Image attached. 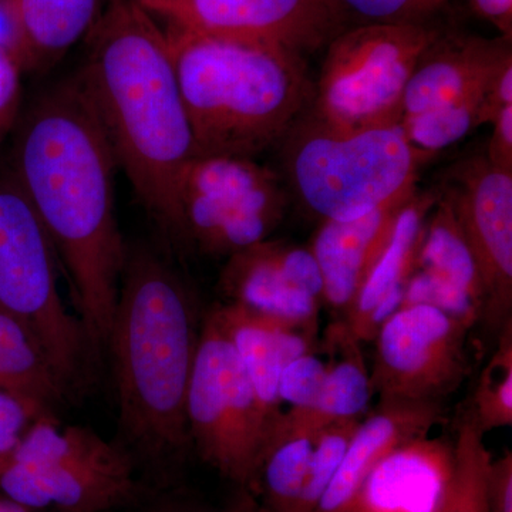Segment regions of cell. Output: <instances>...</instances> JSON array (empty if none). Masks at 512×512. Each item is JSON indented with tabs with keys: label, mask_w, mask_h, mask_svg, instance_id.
Instances as JSON below:
<instances>
[{
	"label": "cell",
	"mask_w": 512,
	"mask_h": 512,
	"mask_svg": "<svg viewBox=\"0 0 512 512\" xmlns=\"http://www.w3.org/2000/svg\"><path fill=\"white\" fill-rule=\"evenodd\" d=\"M116 167L77 79L39 97L20 124L12 175L62 262L97 355L107 349L127 254L114 205Z\"/></svg>",
	"instance_id": "6da1fadb"
},
{
	"label": "cell",
	"mask_w": 512,
	"mask_h": 512,
	"mask_svg": "<svg viewBox=\"0 0 512 512\" xmlns=\"http://www.w3.org/2000/svg\"><path fill=\"white\" fill-rule=\"evenodd\" d=\"M77 77L148 215L184 244L178 188L194 157L165 30L138 0H106Z\"/></svg>",
	"instance_id": "7a4b0ae2"
},
{
	"label": "cell",
	"mask_w": 512,
	"mask_h": 512,
	"mask_svg": "<svg viewBox=\"0 0 512 512\" xmlns=\"http://www.w3.org/2000/svg\"><path fill=\"white\" fill-rule=\"evenodd\" d=\"M194 298L154 249H128L107 349L113 359L121 436L148 457L181 450L197 353Z\"/></svg>",
	"instance_id": "3957f363"
},
{
	"label": "cell",
	"mask_w": 512,
	"mask_h": 512,
	"mask_svg": "<svg viewBox=\"0 0 512 512\" xmlns=\"http://www.w3.org/2000/svg\"><path fill=\"white\" fill-rule=\"evenodd\" d=\"M194 157L255 158L311 107L305 57L165 26Z\"/></svg>",
	"instance_id": "277c9868"
},
{
	"label": "cell",
	"mask_w": 512,
	"mask_h": 512,
	"mask_svg": "<svg viewBox=\"0 0 512 512\" xmlns=\"http://www.w3.org/2000/svg\"><path fill=\"white\" fill-rule=\"evenodd\" d=\"M289 195L322 221L362 217L417 185L429 160L402 124L336 130L305 111L278 144Z\"/></svg>",
	"instance_id": "5b68a950"
},
{
	"label": "cell",
	"mask_w": 512,
	"mask_h": 512,
	"mask_svg": "<svg viewBox=\"0 0 512 512\" xmlns=\"http://www.w3.org/2000/svg\"><path fill=\"white\" fill-rule=\"evenodd\" d=\"M57 256L13 175L0 178V309L42 343L67 394L89 382L94 357L82 320L67 311L57 286Z\"/></svg>",
	"instance_id": "8992f818"
},
{
	"label": "cell",
	"mask_w": 512,
	"mask_h": 512,
	"mask_svg": "<svg viewBox=\"0 0 512 512\" xmlns=\"http://www.w3.org/2000/svg\"><path fill=\"white\" fill-rule=\"evenodd\" d=\"M440 32L429 23L343 29L325 47L309 114L343 131L402 123L407 82Z\"/></svg>",
	"instance_id": "52a82bcc"
},
{
	"label": "cell",
	"mask_w": 512,
	"mask_h": 512,
	"mask_svg": "<svg viewBox=\"0 0 512 512\" xmlns=\"http://www.w3.org/2000/svg\"><path fill=\"white\" fill-rule=\"evenodd\" d=\"M185 413L188 436L201 456L231 480L252 483L276 420L266 414L231 340L211 312L201 328Z\"/></svg>",
	"instance_id": "ba28073f"
},
{
	"label": "cell",
	"mask_w": 512,
	"mask_h": 512,
	"mask_svg": "<svg viewBox=\"0 0 512 512\" xmlns=\"http://www.w3.org/2000/svg\"><path fill=\"white\" fill-rule=\"evenodd\" d=\"M289 192L278 171L255 158L192 157L178 188L184 244L231 256L278 228Z\"/></svg>",
	"instance_id": "9c48e42d"
},
{
	"label": "cell",
	"mask_w": 512,
	"mask_h": 512,
	"mask_svg": "<svg viewBox=\"0 0 512 512\" xmlns=\"http://www.w3.org/2000/svg\"><path fill=\"white\" fill-rule=\"evenodd\" d=\"M512 56L511 40L443 33L421 53L403 96L402 127L430 158L478 127L491 74Z\"/></svg>",
	"instance_id": "30bf717a"
},
{
	"label": "cell",
	"mask_w": 512,
	"mask_h": 512,
	"mask_svg": "<svg viewBox=\"0 0 512 512\" xmlns=\"http://www.w3.org/2000/svg\"><path fill=\"white\" fill-rule=\"evenodd\" d=\"M468 329L431 306L397 309L373 339V393L380 402L439 403L467 375Z\"/></svg>",
	"instance_id": "8fae6325"
},
{
	"label": "cell",
	"mask_w": 512,
	"mask_h": 512,
	"mask_svg": "<svg viewBox=\"0 0 512 512\" xmlns=\"http://www.w3.org/2000/svg\"><path fill=\"white\" fill-rule=\"evenodd\" d=\"M165 26L275 47L303 56L325 49L349 18L338 0H138Z\"/></svg>",
	"instance_id": "7c38bea8"
},
{
	"label": "cell",
	"mask_w": 512,
	"mask_h": 512,
	"mask_svg": "<svg viewBox=\"0 0 512 512\" xmlns=\"http://www.w3.org/2000/svg\"><path fill=\"white\" fill-rule=\"evenodd\" d=\"M0 490L29 511L107 512L133 495V466L123 448L93 433L50 463L6 458L0 464Z\"/></svg>",
	"instance_id": "4fadbf2b"
},
{
	"label": "cell",
	"mask_w": 512,
	"mask_h": 512,
	"mask_svg": "<svg viewBox=\"0 0 512 512\" xmlns=\"http://www.w3.org/2000/svg\"><path fill=\"white\" fill-rule=\"evenodd\" d=\"M476 261L483 286V319L495 329L511 320L512 173L477 154L457 161L443 184Z\"/></svg>",
	"instance_id": "5bb4252c"
},
{
	"label": "cell",
	"mask_w": 512,
	"mask_h": 512,
	"mask_svg": "<svg viewBox=\"0 0 512 512\" xmlns=\"http://www.w3.org/2000/svg\"><path fill=\"white\" fill-rule=\"evenodd\" d=\"M220 288L228 302L279 322L316 329L323 281L309 248L265 239L242 249L228 256Z\"/></svg>",
	"instance_id": "9a60e30c"
},
{
	"label": "cell",
	"mask_w": 512,
	"mask_h": 512,
	"mask_svg": "<svg viewBox=\"0 0 512 512\" xmlns=\"http://www.w3.org/2000/svg\"><path fill=\"white\" fill-rule=\"evenodd\" d=\"M454 471V444L429 436L406 441L373 468L352 512H441Z\"/></svg>",
	"instance_id": "2e32d148"
},
{
	"label": "cell",
	"mask_w": 512,
	"mask_h": 512,
	"mask_svg": "<svg viewBox=\"0 0 512 512\" xmlns=\"http://www.w3.org/2000/svg\"><path fill=\"white\" fill-rule=\"evenodd\" d=\"M439 190L417 188L404 204L382 255L345 311L343 326L357 342L375 339L384 320L400 308L404 289L417 269L427 218Z\"/></svg>",
	"instance_id": "e0dca14e"
},
{
	"label": "cell",
	"mask_w": 512,
	"mask_h": 512,
	"mask_svg": "<svg viewBox=\"0 0 512 512\" xmlns=\"http://www.w3.org/2000/svg\"><path fill=\"white\" fill-rule=\"evenodd\" d=\"M416 187L362 217L322 221L311 249L323 281V302L345 312L392 237L397 217Z\"/></svg>",
	"instance_id": "ac0fdd59"
},
{
	"label": "cell",
	"mask_w": 512,
	"mask_h": 512,
	"mask_svg": "<svg viewBox=\"0 0 512 512\" xmlns=\"http://www.w3.org/2000/svg\"><path fill=\"white\" fill-rule=\"evenodd\" d=\"M441 419L439 403L380 402L355 436L315 512H352L360 487L373 468L394 448L430 430Z\"/></svg>",
	"instance_id": "d6986e66"
},
{
	"label": "cell",
	"mask_w": 512,
	"mask_h": 512,
	"mask_svg": "<svg viewBox=\"0 0 512 512\" xmlns=\"http://www.w3.org/2000/svg\"><path fill=\"white\" fill-rule=\"evenodd\" d=\"M241 360L249 382L272 420L279 412V377L292 360L313 353L316 329L289 325L228 302L212 309Z\"/></svg>",
	"instance_id": "ffe728a7"
},
{
	"label": "cell",
	"mask_w": 512,
	"mask_h": 512,
	"mask_svg": "<svg viewBox=\"0 0 512 512\" xmlns=\"http://www.w3.org/2000/svg\"><path fill=\"white\" fill-rule=\"evenodd\" d=\"M23 70L46 72L92 32L103 0H6Z\"/></svg>",
	"instance_id": "44dd1931"
},
{
	"label": "cell",
	"mask_w": 512,
	"mask_h": 512,
	"mask_svg": "<svg viewBox=\"0 0 512 512\" xmlns=\"http://www.w3.org/2000/svg\"><path fill=\"white\" fill-rule=\"evenodd\" d=\"M0 390L29 403L42 417H55L56 410L70 397L35 333L3 309H0Z\"/></svg>",
	"instance_id": "7402d4cb"
},
{
	"label": "cell",
	"mask_w": 512,
	"mask_h": 512,
	"mask_svg": "<svg viewBox=\"0 0 512 512\" xmlns=\"http://www.w3.org/2000/svg\"><path fill=\"white\" fill-rule=\"evenodd\" d=\"M328 342L339 352L328 365V375L319 399L309 409H291L285 417L312 433L336 421L359 419L372 399V383L359 343L336 322L328 330Z\"/></svg>",
	"instance_id": "603a6c76"
},
{
	"label": "cell",
	"mask_w": 512,
	"mask_h": 512,
	"mask_svg": "<svg viewBox=\"0 0 512 512\" xmlns=\"http://www.w3.org/2000/svg\"><path fill=\"white\" fill-rule=\"evenodd\" d=\"M315 436L284 413L276 419L252 480L264 495L265 511H293L308 473Z\"/></svg>",
	"instance_id": "cb8c5ba5"
},
{
	"label": "cell",
	"mask_w": 512,
	"mask_h": 512,
	"mask_svg": "<svg viewBox=\"0 0 512 512\" xmlns=\"http://www.w3.org/2000/svg\"><path fill=\"white\" fill-rule=\"evenodd\" d=\"M417 269L439 276L484 308L483 286L473 252L458 221L453 198L441 187L427 218Z\"/></svg>",
	"instance_id": "d4e9b609"
},
{
	"label": "cell",
	"mask_w": 512,
	"mask_h": 512,
	"mask_svg": "<svg viewBox=\"0 0 512 512\" xmlns=\"http://www.w3.org/2000/svg\"><path fill=\"white\" fill-rule=\"evenodd\" d=\"M454 451L456 471L441 512H488L487 477L493 457L473 416L461 424Z\"/></svg>",
	"instance_id": "484cf974"
},
{
	"label": "cell",
	"mask_w": 512,
	"mask_h": 512,
	"mask_svg": "<svg viewBox=\"0 0 512 512\" xmlns=\"http://www.w3.org/2000/svg\"><path fill=\"white\" fill-rule=\"evenodd\" d=\"M471 416L484 433L512 426L511 320L500 329L497 349L481 373Z\"/></svg>",
	"instance_id": "4316f807"
},
{
	"label": "cell",
	"mask_w": 512,
	"mask_h": 512,
	"mask_svg": "<svg viewBox=\"0 0 512 512\" xmlns=\"http://www.w3.org/2000/svg\"><path fill=\"white\" fill-rule=\"evenodd\" d=\"M359 424V419L336 421L316 433L305 483L292 512H315Z\"/></svg>",
	"instance_id": "83f0119b"
},
{
	"label": "cell",
	"mask_w": 512,
	"mask_h": 512,
	"mask_svg": "<svg viewBox=\"0 0 512 512\" xmlns=\"http://www.w3.org/2000/svg\"><path fill=\"white\" fill-rule=\"evenodd\" d=\"M426 305L453 316L468 328L483 319V309L467 293L460 291L439 276L416 269L404 289L403 306Z\"/></svg>",
	"instance_id": "f1b7e54d"
},
{
	"label": "cell",
	"mask_w": 512,
	"mask_h": 512,
	"mask_svg": "<svg viewBox=\"0 0 512 512\" xmlns=\"http://www.w3.org/2000/svg\"><path fill=\"white\" fill-rule=\"evenodd\" d=\"M348 18L359 23L426 25L448 0H338ZM357 23V25H359Z\"/></svg>",
	"instance_id": "f546056e"
},
{
	"label": "cell",
	"mask_w": 512,
	"mask_h": 512,
	"mask_svg": "<svg viewBox=\"0 0 512 512\" xmlns=\"http://www.w3.org/2000/svg\"><path fill=\"white\" fill-rule=\"evenodd\" d=\"M328 375V365L315 353H306L292 360L279 377V402L291 409H309L319 399Z\"/></svg>",
	"instance_id": "4dcf8cb0"
},
{
	"label": "cell",
	"mask_w": 512,
	"mask_h": 512,
	"mask_svg": "<svg viewBox=\"0 0 512 512\" xmlns=\"http://www.w3.org/2000/svg\"><path fill=\"white\" fill-rule=\"evenodd\" d=\"M39 412L29 403L0 390V464L9 457Z\"/></svg>",
	"instance_id": "1f68e13d"
},
{
	"label": "cell",
	"mask_w": 512,
	"mask_h": 512,
	"mask_svg": "<svg viewBox=\"0 0 512 512\" xmlns=\"http://www.w3.org/2000/svg\"><path fill=\"white\" fill-rule=\"evenodd\" d=\"M512 106V56L491 74L478 111V127L491 124L505 107Z\"/></svg>",
	"instance_id": "d6a6232c"
},
{
	"label": "cell",
	"mask_w": 512,
	"mask_h": 512,
	"mask_svg": "<svg viewBox=\"0 0 512 512\" xmlns=\"http://www.w3.org/2000/svg\"><path fill=\"white\" fill-rule=\"evenodd\" d=\"M488 512H512V454L491 461L487 477Z\"/></svg>",
	"instance_id": "836d02e7"
},
{
	"label": "cell",
	"mask_w": 512,
	"mask_h": 512,
	"mask_svg": "<svg viewBox=\"0 0 512 512\" xmlns=\"http://www.w3.org/2000/svg\"><path fill=\"white\" fill-rule=\"evenodd\" d=\"M22 66L15 56L0 46V130L10 124L20 97V73Z\"/></svg>",
	"instance_id": "e575fe53"
},
{
	"label": "cell",
	"mask_w": 512,
	"mask_h": 512,
	"mask_svg": "<svg viewBox=\"0 0 512 512\" xmlns=\"http://www.w3.org/2000/svg\"><path fill=\"white\" fill-rule=\"evenodd\" d=\"M491 127L493 133L488 140L485 157L500 170L512 173V106L501 110Z\"/></svg>",
	"instance_id": "d590c367"
},
{
	"label": "cell",
	"mask_w": 512,
	"mask_h": 512,
	"mask_svg": "<svg viewBox=\"0 0 512 512\" xmlns=\"http://www.w3.org/2000/svg\"><path fill=\"white\" fill-rule=\"evenodd\" d=\"M471 10L493 25L501 37L512 39V0H468Z\"/></svg>",
	"instance_id": "8d00e7d4"
},
{
	"label": "cell",
	"mask_w": 512,
	"mask_h": 512,
	"mask_svg": "<svg viewBox=\"0 0 512 512\" xmlns=\"http://www.w3.org/2000/svg\"><path fill=\"white\" fill-rule=\"evenodd\" d=\"M0 512H32L28 508L22 507V505L13 503L8 498H0Z\"/></svg>",
	"instance_id": "74e56055"
},
{
	"label": "cell",
	"mask_w": 512,
	"mask_h": 512,
	"mask_svg": "<svg viewBox=\"0 0 512 512\" xmlns=\"http://www.w3.org/2000/svg\"><path fill=\"white\" fill-rule=\"evenodd\" d=\"M154 512H192L188 510H183V508H174V507H168V508H160V510L154 511Z\"/></svg>",
	"instance_id": "f35d334b"
},
{
	"label": "cell",
	"mask_w": 512,
	"mask_h": 512,
	"mask_svg": "<svg viewBox=\"0 0 512 512\" xmlns=\"http://www.w3.org/2000/svg\"><path fill=\"white\" fill-rule=\"evenodd\" d=\"M249 512H268V511H265L264 508H259V510L249 511Z\"/></svg>",
	"instance_id": "ab89813d"
},
{
	"label": "cell",
	"mask_w": 512,
	"mask_h": 512,
	"mask_svg": "<svg viewBox=\"0 0 512 512\" xmlns=\"http://www.w3.org/2000/svg\"><path fill=\"white\" fill-rule=\"evenodd\" d=\"M2 134H3V131H2V130H0V137H2Z\"/></svg>",
	"instance_id": "60d3db41"
}]
</instances>
